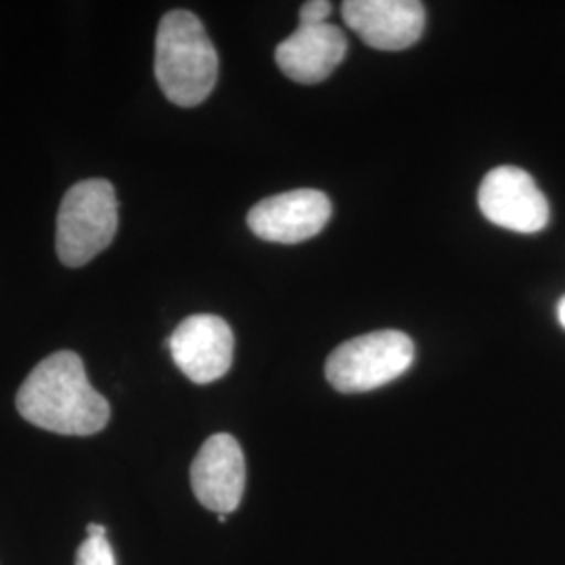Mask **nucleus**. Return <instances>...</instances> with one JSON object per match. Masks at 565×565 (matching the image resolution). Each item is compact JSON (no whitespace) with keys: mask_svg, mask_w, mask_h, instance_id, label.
<instances>
[{"mask_svg":"<svg viewBox=\"0 0 565 565\" xmlns=\"http://www.w3.org/2000/svg\"><path fill=\"white\" fill-rule=\"evenodd\" d=\"M25 422L61 436H93L109 424L111 406L86 377L76 352L61 350L36 364L18 392Z\"/></svg>","mask_w":565,"mask_h":565,"instance_id":"nucleus-1","label":"nucleus"},{"mask_svg":"<svg viewBox=\"0 0 565 565\" xmlns=\"http://www.w3.org/2000/svg\"><path fill=\"white\" fill-rule=\"evenodd\" d=\"M156 78L166 99L195 107L218 82V53L202 21L184 9L163 15L156 36Z\"/></svg>","mask_w":565,"mask_h":565,"instance_id":"nucleus-2","label":"nucleus"},{"mask_svg":"<svg viewBox=\"0 0 565 565\" xmlns=\"http://www.w3.org/2000/svg\"><path fill=\"white\" fill-rule=\"evenodd\" d=\"M118 233V198L114 184L88 179L74 184L57 216V256L70 268H78L107 249Z\"/></svg>","mask_w":565,"mask_h":565,"instance_id":"nucleus-3","label":"nucleus"},{"mask_svg":"<svg viewBox=\"0 0 565 565\" xmlns=\"http://www.w3.org/2000/svg\"><path fill=\"white\" fill-rule=\"evenodd\" d=\"M415 361V343L396 329L373 331L335 348L324 366L329 384L342 394H363L392 384Z\"/></svg>","mask_w":565,"mask_h":565,"instance_id":"nucleus-4","label":"nucleus"},{"mask_svg":"<svg viewBox=\"0 0 565 565\" xmlns=\"http://www.w3.org/2000/svg\"><path fill=\"white\" fill-rule=\"evenodd\" d=\"M478 203L490 223L515 233H539L551 218L543 191L525 170L515 166L490 170L480 184Z\"/></svg>","mask_w":565,"mask_h":565,"instance_id":"nucleus-5","label":"nucleus"},{"mask_svg":"<svg viewBox=\"0 0 565 565\" xmlns=\"http://www.w3.org/2000/svg\"><path fill=\"white\" fill-rule=\"evenodd\" d=\"M177 366L193 384H212L224 377L235 356V335L216 315H193L168 338Z\"/></svg>","mask_w":565,"mask_h":565,"instance_id":"nucleus-6","label":"nucleus"},{"mask_svg":"<svg viewBox=\"0 0 565 565\" xmlns=\"http://www.w3.org/2000/svg\"><path fill=\"white\" fill-rule=\"evenodd\" d=\"M331 202L323 191L296 189L266 198L247 214V226L264 242H308L317 237L331 218Z\"/></svg>","mask_w":565,"mask_h":565,"instance_id":"nucleus-7","label":"nucleus"},{"mask_svg":"<svg viewBox=\"0 0 565 565\" xmlns=\"http://www.w3.org/2000/svg\"><path fill=\"white\" fill-rule=\"evenodd\" d=\"M191 486L205 509L228 515L245 492V457L231 434H216L203 443L191 465Z\"/></svg>","mask_w":565,"mask_h":565,"instance_id":"nucleus-8","label":"nucleus"},{"mask_svg":"<svg viewBox=\"0 0 565 565\" xmlns=\"http://www.w3.org/2000/svg\"><path fill=\"white\" fill-rule=\"evenodd\" d=\"M342 18L371 49L404 51L424 34L425 7L417 0H345Z\"/></svg>","mask_w":565,"mask_h":565,"instance_id":"nucleus-9","label":"nucleus"},{"mask_svg":"<svg viewBox=\"0 0 565 565\" xmlns=\"http://www.w3.org/2000/svg\"><path fill=\"white\" fill-rule=\"evenodd\" d=\"M345 51L348 41L338 25H300L277 46L275 60L289 81L317 84L338 70Z\"/></svg>","mask_w":565,"mask_h":565,"instance_id":"nucleus-10","label":"nucleus"},{"mask_svg":"<svg viewBox=\"0 0 565 565\" xmlns=\"http://www.w3.org/2000/svg\"><path fill=\"white\" fill-rule=\"evenodd\" d=\"M76 565H116V555L109 541L86 539L76 553Z\"/></svg>","mask_w":565,"mask_h":565,"instance_id":"nucleus-11","label":"nucleus"},{"mask_svg":"<svg viewBox=\"0 0 565 565\" xmlns=\"http://www.w3.org/2000/svg\"><path fill=\"white\" fill-rule=\"evenodd\" d=\"M331 15V2L327 0H308L300 9V25H321Z\"/></svg>","mask_w":565,"mask_h":565,"instance_id":"nucleus-12","label":"nucleus"},{"mask_svg":"<svg viewBox=\"0 0 565 565\" xmlns=\"http://www.w3.org/2000/svg\"><path fill=\"white\" fill-rule=\"evenodd\" d=\"M86 532H88V539H107V527L102 524H88Z\"/></svg>","mask_w":565,"mask_h":565,"instance_id":"nucleus-13","label":"nucleus"},{"mask_svg":"<svg viewBox=\"0 0 565 565\" xmlns=\"http://www.w3.org/2000/svg\"><path fill=\"white\" fill-rule=\"evenodd\" d=\"M557 319H559V323H562V327L565 329V296L559 300V303H557Z\"/></svg>","mask_w":565,"mask_h":565,"instance_id":"nucleus-14","label":"nucleus"}]
</instances>
